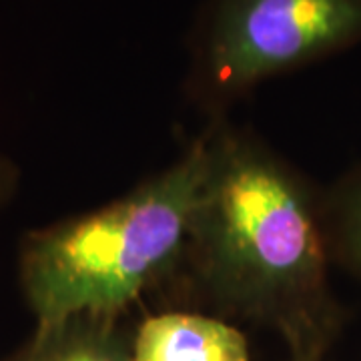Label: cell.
Returning a JSON list of instances; mask_svg holds the SVG:
<instances>
[{"instance_id": "cell-1", "label": "cell", "mask_w": 361, "mask_h": 361, "mask_svg": "<svg viewBox=\"0 0 361 361\" xmlns=\"http://www.w3.org/2000/svg\"><path fill=\"white\" fill-rule=\"evenodd\" d=\"M187 239L207 285L235 310L297 334L322 295L325 247L310 197L253 142L209 137Z\"/></svg>"}, {"instance_id": "cell-2", "label": "cell", "mask_w": 361, "mask_h": 361, "mask_svg": "<svg viewBox=\"0 0 361 361\" xmlns=\"http://www.w3.org/2000/svg\"><path fill=\"white\" fill-rule=\"evenodd\" d=\"M209 165V137L113 205L28 233L18 281L37 329L115 315L177 257Z\"/></svg>"}, {"instance_id": "cell-3", "label": "cell", "mask_w": 361, "mask_h": 361, "mask_svg": "<svg viewBox=\"0 0 361 361\" xmlns=\"http://www.w3.org/2000/svg\"><path fill=\"white\" fill-rule=\"evenodd\" d=\"M360 40L361 0H215L199 82L229 97Z\"/></svg>"}, {"instance_id": "cell-4", "label": "cell", "mask_w": 361, "mask_h": 361, "mask_svg": "<svg viewBox=\"0 0 361 361\" xmlns=\"http://www.w3.org/2000/svg\"><path fill=\"white\" fill-rule=\"evenodd\" d=\"M133 361H249L243 334L227 323L195 315L163 313L142 323Z\"/></svg>"}, {"instance_id": "cell-5", "label": "cell", "mask_w": 361, "mask_h": 361, "mask_svg": "<svg viewBox=\"0 0 361 361\" xmlns=\"http://www.w3.org/2000/svg\"><path fill=\"white\" fill-rule=\"evenodd\" d=\"M115 315H77L47 329H35L18 361H133L116 336Z\"/></svg>"}, {"instance_id": "cell-6", "label": "cell", "mask_w": 361, "mask_h": 361, "mask_svg": "<svg viewBox=\"0 0 361 361\" xmlns=\"http://www.w3.org/2000/svg\"><path fill=\"white\" fill-rule=\"evenodd\" d=\"M337 239L345 259L361 269V185L348 195V201L343 203Z\"/></svg>"}, {"instance_id": "cell-7", "label": "cell", "mask_w": 361, "mask_h": 361, "mask_svg": "<svg viewBox=\"0 0 361 361\" xmlns=\"http://www.w3.org/2000/svg\"><path fill=\"white\" fill-rule=\"evenodd\" d=\"M16 183H18L16 167L6 157L0 155V207L11 201V197L16 191Z\"/></svg>"}, {"instance_id": "cell-8", "label": "cell", "mask_w": 361, "mask_h": 361, "mask_svg": "<svg viewBox=\"0 0 361 361\" xmlns=\"http://www.w3.org/2000/svg\"><path fill=\"white\" fill-rule=\"evenodd\" d=\"M301 361H311V357H307V353H305V357H301Z\"/></svg>"}, {"instance_id": "cell-9", "label": "cell", "mask_w": 361, "mask_h": 361, "mask_svg": "<svg viewBox=\"0 0 361 361\" xmlns=\"http://www.w3.org/2000/svg\"><path fill=\"white\" fill-rule=\"evenodd\" d=\"M13 361H18V357H14V360Z\"/></svg>"}]
</instances>
